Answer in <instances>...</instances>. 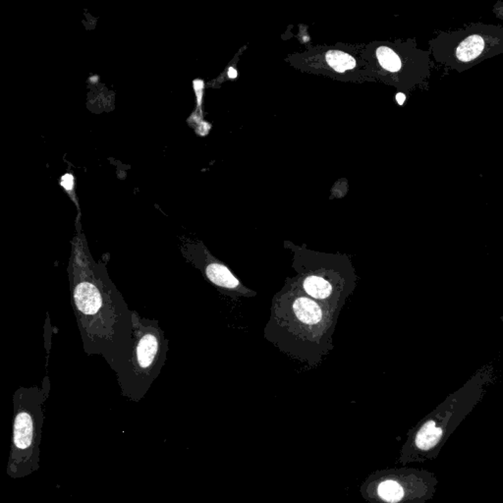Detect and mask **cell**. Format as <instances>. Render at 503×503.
I'll return each mask as SVG.
<instances>
[{"label":"cell","mask_w":503,"mask_h":503,"mask_svg":"<svg viewBox=\"0 0 503 503\" xmlns=\"http://www.w3.org/2000/svg\"><path fill=\"white\" fill-rule=\"evenodd\" d=\"M69 265L73 307L84 341L103 346V350L116 351L123 341L120 334L131 329L128 310L103 267L92 259L85 239L75 238Z\"/></svg>","instance_id":"obj_1"},{"label":"cell","mask_w":503,"mask_h":503,"mask_svg":"<svg viewBox=\"0 0 503 503\" xmlns=\"http://www.w3.org/2000/svg\"><path fill=\"white\" fill-rule=\"evenodd\" d=\"M194 88H195L197 96H198L199 106H201V93H203V82L199 80L194 82Z\"/></svg>","instance_id":"obj_13"},{"label":"cell","mask_w":503,"mask_h":503,"mask_svg":"<svg viewBox=\"0 0 503 503\" xmlns=\"http://www.w3.org/2000/svg\"><path fill=\"white\" fill-rule=\"evenodd\" d=\"M62 186L65 187V190L68 193L72 192L74 189V179L73 176L70 175H66L65 177L62 178Z\"/></svg>","instance_id":"obj_12"},{"label":"cell","mask_w":503,"mask_h":503,"mask_svg":"<svg viewBox=\"0 0 503 503\" xmlns=\"http://www.w3.org/2000/svg\"><path fill=\"white\" fill-rule=\"evenodd\" d=\"M228 76H229V77H231V79H235V78H236V77H237V71L235 70V69H233V68L229 69V71H228Z\"/></svg>","instance_id":"obj_15"},{"label":"cell","mask_w":503,"mask_h":503,"mask_svg":"<svg viewBox=\"0 0 503 503\" xmlns=\"http://www.w3.org/2000/svg\"><path fill=\"white\" fill-rule=\"evenodd\" d=\"M131 351L120 355V382L126 389H143L157 377L167 356V341L162 329L153 321L132 316Z\"/></svg>","instance_id":"obj_2"},{"label":"cell","mask_w":503,"mask_h":503,"mask_svg":"<svg viewBox=\"0 0 503 503\" xmlns=\"http://www.w3.org/2000/svg\"><path fill=\"white\" fill-rule=\"evenodd\" d=\"M204 272L209 282L219 287L231 290H238L241 287L238 280L232 275L231 270L227 269L226 265L218 262L206 260Z\"/></svg>","instance_id":"obj_5"},{"label":"cell","mask_w":503,"mask_h":503,"mask_svg":"<svg viewBox=\"0 0 503 503\" xmlns=\"http://www.w3.org/2000/svg\"><path fill=\"white\" fill-rule=\"evenodd\" d=\"M441 436V430L431 421L424 425L415 438V444L420 451L435 448Z\"/></svg>","instance_id":"obj_8"},{"label":"cell","mask_w":503,"mask_h":503,"mask_svg":"<svg viewBox=\"0 0 503 503\" xmlns=\"http://www.w3.org/2000/svg\"><path fill=\"white\" fill-rule=\"evenodd\" d=\"M326 60L329 66L337 72H344V71L353 69L356 66V61L351 55L348 53L338 52V50H331L326 53Z\"/></svg>","instance_id":"obj_9"},{"label":"cell","mask_w":503,"mask_h":503,"mask_svg":"<svg viewBox=\"0 0 503 503\" xmlns=\"http://www.w3.org/2000/svg\"><path fill=\"white\" fill-rule=\"evenodd\" d=\"M448 52L436 55V60L454 68L471 65L503 50V30L490 26L470 28L454 33L443 40Z\"/></svg>","instance_id":"obj_4"},{"label":"cell","mask_w":503,"mask_h":503,"mask_svg":"<svg viewBox=\"0 0 503 503\" xmlns=\"http://www.w3.org/2000/svg\"><path fill=\"white\" fill-rule=\"evenodd\" d=\"M375 497L384 503H399L404 499V487L393 477H385L375 484Z\"/></svg>","instance_id":"obj_6"},{"label":"cell","mask_w":503,"mask_h":503,"mask_svg":"<svg viewBox=\"0 0 503 503\" xmlns=\"http://www.w3.org/2000/svg\"><path fill=\"white\" fill-rule=\"evenodd\" d=\"M377 60L380 61V65L390 72H397L400 70L401 63L399 55L393 52L392 48L382 47L377 48Z\"/></svg>","instance_id":"obj_11"},{"label":"cell","mask_w":503,"mask_h":503,"mask_svg":"<svg viewBox=\"0 0 503 503\" xmlns=\"http://www.w3.org/2000/svg\"><path fill=\"white\" fill-rule=\"evenodd\" d=\"M43 395L38 388H21L14 397L13 446L9 472L25 477L39 466Z\"/></svg>","instance_id":"obj_3"},{"label":"cell","mask_w":503,"mask_h":503,"mask_svg":"<svg viewBox=\"0 0 503 503\" xmlns=\"http://www.w3.org/2000/svg\"><path fill=\"white\" fill-rule=\"evenodd\" d=\"M304 289L311 297L324 299L328 297L331 293V286L324 278L310 277L304 282Z\"/></svg>","instance_id":"obj_10"},{"label":"cell","mask_w":503,"mask_h":503,"mask_svg":"<svg viewBox=\"0 0 503 503\" xmlns=\"http://www.w3.org/2000/svg\"><path fill=\"white\" fill-rule=\"evenodd\" d=\"M293 309L298 320L304 324L315 326L320 324L323 319V311L320 306L310 299L298 298L293 305Z\"/></svg>","instance_id":"obj_7"},{"label":"cell","mask_w":503,"mask_h":503,"mask_svg":"<svg viewBox=\"0 0 503 503\" xmlns=\"http://www.w3.org/2000/svg\"><path fill=\"white\" fill-rule=\"evenodd\" d=\"M397 99L398 103H399V104H403V103H404V101H405V94H398L397 96Z\"/></svg>","instance_id":"obj_14"}]
</instances>
